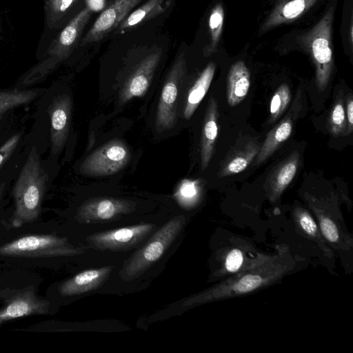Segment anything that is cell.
Listing matches in <instances>:
<instances>
[{
  "mask_svg": "<svg viewBox=\"0 0 353 353\" xmlns=\"http://www.w3.org/2000/svg\"><path fill=\"white\" fill-rule=\"evenodd\" d=\"M111 271L110 266L83 271L62 283L59 288V293L66 296L93 290L102 284Z\"/></svg>",
  "mask_w": 353,
  "mask_h": 353,
  "instance_id": "5bb4252c",
  "label": "cell"
},
{
  "mask_svg": "<svg viewBox=\"0 0 353 353\" xmlns=\"http://www.w3.org/2000/svg\"><path fill=\"white\" fill-rule=\"evenodd\" d=\"M250 86V75L245 63L239 61L231 67L228 75L226 97L230 106L240 103L246 97Z\"/></svg>",
  "mask_w": 353,
  "mask_h": 353,
  "instance_id": "2e32d148",
  "label": "cell"
},
{
  "mask_svg": "<svg viewBox=\"0 0 353 353\" xmlns=\"http://www.w3.org/2000/svg\"><path fill=\"white\" fill-rule=\"evenodd\" d=\"M75 0H54V8L59 12H65Z\"/></svg>",
  "mask_w": 353,
  "mask_h": 353,
  "instance_id": "d6a6232c",
  "label": "cell"
},
{
  "mask_svg": "<svg viewBox=\"0 0 353 353\" xmlns=\"http://www.w3.org/2000/svg\"><path fill=\"white\" fill-rule=\"evenodd\" d=\"M224 21V10L221 3H217L211 10L208 26L210 31V43L204 49L205 56H209L216 50Z\"/></svg>",
  "mask_w": 353,
  "mask_h": 353,
  "instance_id": "603a6c76",
  "label": "cell"
},
{
  "mask_svg": "<svg viewBox=\"0 0 353 353\" xmlns=\"http://www.w3.org/2000/svg\"><path fill=\"white\" fill-rule=\"evenodd\" d=\"M172 0H148L130 13L117 29L125 30L138 26L164 12Z\"/></svg>",
  "mask_w": 353,
  "mask_h": 353,
  "instance_id": "ac0fdd59",
  "label": "cell"
},
{
  "mask_svg": "<svg viewBox=\"0 0 353 353\" xmlns=\"http://www.w3.org/2000/svg\"><path fill=\"white\" fill-rule=\"evenodd\" d=\"M218 117L216 100L211 97L205 112L201 139V161L203 170L208 165L213 154L218 134Z\"/></svg>",
  "mask_w": 353,
  "mask_h": 353,
  "instance_id": "9a60e30c",
  "label": "cell"
},
{
  "mask_svg": "<svg viewBox=\"0 0 353 353\" xmlns=\"http://www.w3.org/2000/svg\"><path fill=\"white\" fill-rule=\"evenodd\" d=\"M317 0H280L263 23L264 32L283 23L294 21L310 9Z\"/></svg>",
  "mask_w": 353,
  "mask_h": 353,
  "instance_id": "4fadbf2b",
  "label": "cell"
},
{
  "mask_svg": "<svg viewBox=\"0 0 353 353\" xmlns=\"http://www.w3.org/2000/svg\"><path fill=\"white\" fill-rule=\"evenodd\" d=\"M292 131V124L289 118L283 120L270 131L259 150L255 164H261L270 157L279 146L289 138Z\"/></svg>",
  "mask_w": 353,
  "mask_h": 353,
  "instance_id": "d6986e66",
  "label": "cell"
},
{
  "mask_svg": "<svg viewBox=\"0 0 353 353\" xmlns=\"http://www.w3.org/2000/svg\"><path fill=\"white\" fill-rule=\"evenodd\" d=\"M51 121L52 152L57 154L63 148L68 134L71 100L67 94L59 95L54 98L49 106Z\"/></svg>",
  "mask_w": 353,
  "mask_h": 353,
  "instance_id": "30bf717a",
  "label": "cell"
},
{
  "mask_svg": "<svg viewBox=\"0 0 353 353\" xmlns=\"http://www.w3.org/2000/svg\"><path fill=\"white\" fill-rule=\"evenodd\" d=\"M299 154H291L276 169L270 180L271 197L276 199L293 180L299 165Z\"/></svg>",
  "mask_w": 353,
  "mask_h": 353,
  "instance_id": "ffe728a7",
  "label": "cell"
},
{
  "mask_svg": "<svg viewBox=\"0 0 353 353\" xmlns=\"http://www.w3.org/2000/svg\"><path fill=\"white\" fill-rule=\"evenodd\" d=\"M258 152L257 146L247 145L243 150L238 152L224 163L220 172V176L235 174L243 171L256 156Z\"/></svg>",
  "mask_w": 353,
  "mask_h": 353,
  "instance_id": "44dd1931",
  "label": "cell"
},
{
  "mask_svg": "<svg viewBox=\"0 0 353 353\" xmlns=\"http://www.w3.org/2000/svg\"><path fill=\"white\" fill-rule=\"evenodd\" d=\"M352 30H353V27H352V24L351 23V26H350V39L351 43H352V39H353V37H352L353 32H352Z\"/></svg>",
  "mask_w": 353,
  "mask_h": 353,
  "instance_id": "836d02e7",
  "label": "cell"
},
{
  "mask_svg": "<svg viewBox=\"0 0 353 353\" xmlns=\"http://www.w3.org/2000/svg\"><path fill=\"white\" fill-rule=\"evenodd\" d=\"M130 157L128 148L118 141H112L88 157L80 170L88 175L101 176L118 172Z\"/></svg>",
  "mask_w": 353,
  "mask_h": 353,
  "instance_id": "8992f818",
  "label": "cell"
},
{
  "mask_svg": "<svg viewBox=\"0 0 353 353\" xmlns=\"http://www.w3.org/2000/svg\"><path fill=\"white\" fill-rule=\"evenodd\" d=\"M134 203L131 201L99 198L90 200L79 209L78 217L85 222H99L109 221L133 210Z\"/></svg>",
  "mask_w": 353,
  "mask_h": 353,
  "instance_id": "9c48e42d",
  "label": "cell"
},
{
  "mask_svg": "<svg viewBox=\"0 0 353 353\" xmlns=\"http://www.w3.org/2000/svg\"><path fill=\"white\" fill-rule=\"evenodd\" d=\"M83 252L65 238L51 234L25 236L0 247V255L17 257L72 256Z\"/></svg>",
  "mask_w": 353,
  "mask_h": 353,
  "instance_id": "277c9868",
  "label": "cell"
},
{
  "mask_svg": "<svg viewBox=\"0 0 353 353\" xmlns=\"http://www.w3.org/2000/svg\"><path fill=\"white\" fill-rule=\"evenodd\" d=\"M20 139V134H17L10 138L0 148V167L11 155Z\"/></svg>",
  "mask_w": 353,
  "mask_h": 353,
  "instance_id": "4dcf8cb0",
  "label": "cell"
},
{
  "mask_svg": "<svg viewBox=\"0 0 353 353\" xmlns=\"http://www.w3.org/2000/svg\"><path fill=\"white\" fill-rule=\"evenodd\" d=\"M39 92L37 90H0V114L30 103L38 97Z\"/></svg>",
  "mask_w": 353,
  "mask_h": 353,
  "instance_id": "7402d4cb",
  "label": "cell"
},
{
  "mask_svg": "<svg viewBox=\"0 0 353 353\" xmlns=\"http://www.w3.org/2000/svg\"><path fill=\"white\" fill-rule=\"evenodd\" d=\"M333 8L303 37L316 67V82L319 90H324L329 82L333 65L331 43Z\"/></svg>",
  "mask_w": 353,
  "mask_h": 353,
  "instance_id": "3957f363",
  "label": "cell"
},
{
  "mask_svg": "<svg viewBox=\"0 0 353 353\" xmlns=\"http://www.w3.org/2000/svg\"><path fill=\"white\" fill-rule=\"evenodd\" d=\"M185 219L183 216L172 218L156 232L147 243L130 259L121 271L125 279L142 274L159 260L181 231Z\"/></svg>",
  "mask_w": 353,
  "mask_h": 353,
  "instance_id": "7a4b0ae2",
  "label": "cell"
},
{
  "mask_svg": "<svg viewBox=\"0 0 353 353\" xmlns=\"http://www.w3.org/2000/svg\"><path fill=\"white\" fill-rule=\"evenodd\" d=\"M290 90L288 85L282 84L274 93L270 103V120H276L284 112L290 101Z\"/></svg>",
  "mask_w": 353,
  "mask_h": 353,
  "instance_id": "cb8c5ba5",
  "label": "cell"
},
{
  "mask_svg": "<svg viewBox=\"0 0 353 353\" xmlns=\"http://www.w3.org/2000/svg\"><path fill=\"white\" fill-rule=\"evenodd\" d=\"M320 227L324 236L330 242L336 243L339 241V234L334 223L327 217H323L320 221Z\"/></svg>",
  "mask_w": 353,
  "mask_h": 353,
  "instance_id": "f1b7e54d",
  "label": "cell"
},
{
  "mask_svg": "<svg viewBox=\"0 0 353 353\" xmlns=\"http://www.w3.org/2000/svg\"><path fill=\"white\" fill-rule=\"evenodd\" d=\"M297 219L301 228L308 235L315 237L318 235L317 225L312 217L305 210H298Z\"/></svg>",
  "mask_w": 353,
  "mask_h": 353,
  "instance_id": "4316f807",
  "label": "cell"
},
{
  "mask_svg": "<svg viewBox=\"0 0 353 353\" xmlns=\"http://www.w3.org/2000/svg\"><path fill=\"white\" fill-rule=\"evenodd\" d=\"M155 228L154 224H139L93 234L88 242L100 250H119L130 248L141 241Z\"/></svg>",
  "mask_w": 353,
  "mask_h": 353,
  "instance_id": "ba28073f",
  "label": "cell"
},
{
  "mask_svg": "<svg viewBox=\"0 0 353 353\" xmlns=\"http://www.w3.org/2000/svg\"><path fill=\"white\" fill-rule=\"evenodd\" d=\"M46 174L35 146H32L14 188V227L34 221L39 216L46 185Z\"/></svg>",
  "mask_w": 353,
  "mask_h": 353,
  "instance_id": "6da1fadb",
  "label": "cell"
},
{
  "mask_svg": "<svg viewBox=\"0 0 353 353\" xmlns=\"http://www.w3.org/2000/svg\"><path fill=\"white\" fill-rule=\"evenodd\" d=\"M49 302L37 298L34 292L24 291L12 296L0 311V321L31 314H45Z\"/></svg>",
  "mask_w": 353,
  "mask_h": 353,
  "instance_id": "7c38bea8",
  "label": "cell"
},
{
  "mask_svg": "<svg viewBox=\"0 0 353 353\" xmlns=\"http://www.w3.org/2000/svg\"><path fill=\"white\" fill-rule=\"evenodd\" d=\"M215 72V65L211 62L208 64L190 89L183 110V116L189 119L207 93Z\"/></svg>",
  "mask_w": 353,
  "mask_h": 353,
  "instance_id": "e0dca14e",
  "label": "cell"
},
{
  "mask_svg": "<svg viewBox=\"0 0 353 353\" xmlns=\"http://www.w3.org/2000/svg\"><path fill=\"white\" fill-rule=\"evenodd\" d=\"M346 117L347 123V129L350 132H352L353 128V100L352 97L350 95L347 99L346 102Z\"/></svg>",
  "mask_w": 353,
  "mask_h": 353,
  "instance_id": "1f68e13d",
  "label": "cell"
},
{
  "mask_svg": "<svg viewBox=\"0 0 353 353\" xmlns=\"http://www.w3.org/2000/svg\"><path fill=\"white\" fill-rule=\"evenodd\" d=\"M186 70L183 52L176 57L163 87L157 106L155 127L159 132L172 128L176 120L179 88Z\"/></svg>",
  "mask_w": 353,
  "mask_h": 353,
  "instance_id": "5b68a950",
  "label": "cell"
},
{
  "mask_svg": "<svg viewBox=\"0 0 353 353\" xmlns=\"http://www.w3.org/2000/svg\"><path fill=\"white\" fill-rule=\"evenodd\" d=\"M198 190V181L185 179L180 184L177 195L181 200L188 201L197 195Z\"/></svg>",
  "mask_w": 353,
  "mask_h": 353,
  "instance_id": "83f0119b",
  "label": "cell"
},
{
  "mask_svg": "<svg viewBox=\"0 0 353 353\" xmlns=\"http://www.w3.org/2000/svg\"><path fill=\"white\" fill-rule=\"evenodd\" d=\"M329 123L330 131L334 136H339L345 128V112L343 105V101H337L330 112Z\"/></svg>",
  "mask_w": 353,
  "mask_h": 353,
  "instance_id": "d4e9b609",
  "label": "cell"
},
{
  "mask_svg": "<svg viewBox=\"0 0 353 353\" xmlns=\"http://www.w3.org/2000/svg\"><path fill=\"white\" fill-rule=\"evenodd\" d=\"M161 51L157 50L139 63L126 81L121 94V102L135 97H141L147 91L154 72L159 63Z\"/></svg>",
  "mask_w": 353,
  "mask_h": 353,
  "instance_id": "8fae6325",
  "label": "cell"
},
{
  "mask_svg": "<svg viewBox=\"0 0 353 353\" xmlns=\"http://www.w3.org/2000/svg\"><path fill=\"white\" fill-rule=\"evenodd\" d=\"M243 261V254L238 249L232 250L227 256L225 268L230 272H235L241 266Z\"/></svg>",
  "mask_w": 353,
  "mask_h": 353,
  "instance_id": "f546056e",
  "label": "cell"
},
{
  "mask_svg": "<svg viewBox=\"0 0 353 353\" xmlns=\"http://www.w3.org/2000/svg\"><path fill=\"white\" fill-rule=\"evenodd\" d=\"M263 282V278L259 274H247L234 284L232 290L236 293L250 292L259 287Z\"/></svg>",
  "mask_w": 353,
  "mask_h": 353,
  "instance_id": "484cf974",
  "label": "cell"
},
{
  "mask_svg": "<svg viewBox=\"0 0 353 353\" xmlns=\"http://www.w3.org/2000/svg\"><path fill=\"white\" fill-rule=\"evenodd\" d=\"M142 0H112L95 20L82 39L81 45L99 41L106 37L126 18Z\"/></svg>",
  "mask_w": 353,
  "mask_h": 353,
  "instance_id": "52a82bcc",
  "label": "cell"
}]
</instances>
